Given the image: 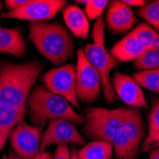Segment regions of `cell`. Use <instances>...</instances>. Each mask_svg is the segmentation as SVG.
<instances>
[{
	"instance_id": "obj_1",
	"label": "cell",
	"mask_w": 159,
	"mask_h": 159,
	"mask_svg": "<svg viewBox=\"0 0 159 159\" xmlns=\"http://www.w3.org/2000/svg\"><path fill=\"white\" fill-rule=\"evenodd\" d=\"M43 70L36 61L8 64L0 70V105L26 110L29 94Z\"/></svg>"
},
{
	"instance_id": "obj_2",
	"label": "cell",
	"mask_w": 159,
	"mask_h": 159,
	"mask_svg": "<svg viewBox=\"0 0 159 159\" xmlns=\"http://www.w3.org/2000/svg\"><path fill=\"white\" fill-rule=\"evenodd\" d=\"M29 39L36 50L54 65L64 64L73 57V37L59 23L30 22Z\"/></svg>"
},
{
	"instance_id": "obj_3",
	"label": "cell",
	"mask_w": 159,
	"mask_h": 159,
	"mask_svg": "<svg viewBox=\"0 0 159 159\" xmlns=\"http://www.w3.org/2000/svg\"><path fill=\"white\" fill-rule=\"evenodd\" d=\"M26 109L34 126L43 127L53 119L69 120L75 125L85 122L84 115L75 111L68 101L48 91L44 86H36L29 94Z\"/></svg>"
},
{
	"instance_id": "obj_4",
	"label": "cell",
	"mask_w": 159,
	"mask_h": 159,
	"mask_svg": "<svg viewBox=\"0 0 159 159\" xmlns=\"http://www.w3.org/2000/svg\"><path fill=\"white\" fill-rule=\"evenodd\" d=\"M93 42L88 43L83 49L85 58L99 74L102 82L103 93L108 103L116 100L111 83V71L119 66V62L109 52L105 46V21L102 17L96 19L92 31Z\"/></svg>"
},
{
	"instance_id": "obj_5",
	"label": "cell",
	"mask_w": 159,
	"mask_h": 159,
	"mask_svg": "<svg viewBox=\"0 0 159 159\" xmlns=\"http://www.w3.org/2000/svg\"><path fill=\"white\" fill-rule=\"evenodd\" d=\"M128 107L113 110L88 108L85 111L83 133L90 138L111 142L122 127Z\"/></svg>"
},
{
	"instance_id": "obj_6",
	"label": "cell",
	"mask_w": 159,
	"mask_h": 159,
	"mask_svg": "<svg viewBox=\"0 0 159 159\" xmlns=\"http://www.w3.org/2000/svg\"><path fill=\"white\" fill-rule=\"evenodd\" d=\"M76 56L75 92L77 99L82 103H94L103 92L101 77L94 68L85 58L83 49L77 51Z\"/></svg>"
},
{
	"instance_id": "obj_7",
	"label": "cell",
	"mask_w": 159,
	"mask_h": 159,
	"mask_svg": "<svg viewBox=\"0 0 159 159\" xmlns=\"http://www.w3.org/2000/svg\"><path fill=\"white\" fill-rule=\"evenodd\" d=\"M44 87L51 93L65 98L70 105L79 108L76 96L75 65L69 63L58 68L51 69L41 77Z\"/></svg>"
},
{
	"instance_id": "obj_8",
	"label": "cell",
	"mask_w": 159,
	"mask_h": 159,
	"mask_svg": "<svg viewBox=\"0 0 159 159\" xmlns=\"http://www.w3.org/2000/svg\"><path fill=\"white\" fill-rule=\"evenodd\" d=\"M42 127L20 123L9 135L11 152L19 158H32L40 152Z\"/></svg>"
},
{
	"instance_id": "obj_9",
	"label": "cell",
	"mask_w": 159,
	"mask_h": 159,
	"mask_svg": "<svg viewBox=\"0 0 159 159\" xmlns=\"http://www.w3.org/2000/svg\"><path fill=\"white\" fill-rule=\"evenodd\" d=\"M67 6L65 0H28L25 5L13 11L1 14L3 18L28 20L30 22H45L53 18L57 12Z\"/></svg>"
},
{
	"instance_id": "obj_10",
	"label": "cell",
	"mask_w": 159,
	"mask_h": 159,
	"mask_svg": "<svg viewBox=\"0 0 159 159\" xmlns=\"http://www.w3.org/2000/svg\"><path fill=\"white\" fill-rule=\"evenodd\" d=\"M75 144L78 146L84 145L85 140L77 131L74 123L65 119H53L48 122V127L43 132L40 142V152L53 144Z\"/></svg>"
},
{
	"instance_id": "obj_11",
	"label": "cell",
	"mask_w": 159,
	"mask_h": 159,
	"mask_svg": "<svg viewBox=\"0 0 159 159\" xmlns=\"http://www.w3.org/2000/svg\"><path fill=\"white\" fill-rule=\"evenodd\" d=\"M112 90L125 104L131 108H148V103L142 88L133 76L116 71L111 78Z\"/></svg>"
},
{
	"instance_id": "obj_12",
	"label": "cell",
	"mask_w": 159,
	"mask_h": 159,
	"mask_svg": "<svg viewBox=\"0 0 159 159\" xmlns=\"http://www.w3.org/2000/svg\"><path fill=\"white\" fill-rule=\"evenodd\" d=\"M105 23L112 34L128 33L136 23L133 9L123 1H111L109 4Z\"/></svg>"
},
{
	"instance_id": "obj_13",
	"label": "cell",
	"mask_w": 159,
	"mask_h": 159,
	"mask_svg": "<svg viewBox=\"0 0 159 159\" xmlns=\"http://www.w3.org/2000/svg\"><path fill=\"white\" fill-rule=\"evenodd\" d=\"M64 22L70 32L78 38H87L90 34L89 19L77 5H68L62 10Z\"/></svg>"
},
{
	"instance_id": "obj_14",
	"label": "cell",
	"mask_w": 159,
	"mask_h": 159,
	"mask_svg": "<svg viewBox=\"0 0 159 159\" xmlns=\"http://www.w3.org/2000/svg\"><path fill=\"white\" fill-rule=\"evenodd\" d=\"M147 50L144 49L134 39L131 33H129L121 40L111 47V54L120 62H128L132 60H137L145 53Z\"/></svg>"
},
{
	"instance_id": "obj_15",
	"label": "cell",
	"mask_w": 159,
	"mask_h": 159,
	"mask_svg": "<svg viewBox=\"0 0 159 159\" xmlns=\"http://www.w3.org/2000/svg\"><path fill=\"white\" fill-rule=\"evenodd\" d=\"M121 131L129 136L136 148H140L141 143L145 138V124L138 109L128 107Z\"/></svg>"
},
{
	"instance_id": "obj_16",
	"label": "cell",
	"mask_w": 159,
	"mask_h": 159,
	"mask_svg": "<svg viewBox=\"0 0 159 159\" xmlns=\"http://www.w3.org/2000/svg\"><path fill=\"white\" fill-rule=\"evenodd\" d=\"M26 110L0 105V151H2L12 129L23 123Z\"/></svg>"
},
{
	"instance_id": "obj_17",
	"label": "cell",
	"mask_w": 159,
	"mask_h": 159,
	"mask_svg": "<svg viewBox=\"0 0 159 159\" xmlns=\"http://www.w3.org/2000/svg\"><path fill=\"white\" fill-rule=\"evenodd\" d=\"M26 51V43L21 32L17 29L0 26V52L20 57Z\"/></svg>"
},
{
	"instance_id": "obj_18",
	"label": "cell",
	"mask_w": 159,
	"mask_h": 159,
	"mask_svg": "<svg viewBox=\"0 0 159 159\" xmlns=\"http://www.w3.org/2000/svg\"><path fill=\"white\" fill-rule=\"evenodd\" d=\"M113 149L111 142L94 140L76 151L78 159H111Z\"/></svg>"
},
{
	"instance_id": "obj_19",
	"label": "cell",
	"mask_w": 159,
	"mask_h": 159,
	"mask_svg": "<svg viewBox=\"0 0 159 159\" xmlns=\"http://www.w3.org/2000/svg\"><path fill=\"white\" fill-rule=\"evenodd\" d=\"M114 155L117 159H136L139 149L136 148L132 140L123 132L120 131L113 136L111 141Z\"/></svg>"
},
{
	"instance_id": "obj_20",
	"label": "cell",
	"mask_w": 159,
	"mask_h": 159,
	"mask_svg": "<svg viewBox=\"0 0 159 159\" xmlns=\"http://www.w3.org/2000/svg\"><path fill=\"white\" fill-rule=\"evenodd\" d=\"M159 139V99L155 100L148 116V133L143 140L142 151L148 152L154 149Z\"/></svg>"
},
{
	"instance_id": "obj_21",
	"label": "cell",
	"mask_w": 159,
	"mask_h": 159,
	"mask_svg": "<svg viewBox=\"0 0 159 159\" xmlns=\"http://www.w3.org/2000/svg\"><path fill=\"white\" fill-rule=\"evenodd\" d=\"M133 78L141 88L159 94V69L139 70L133 75Z\"/></svg>"
},
{
	"instance_id": "obj_22",
	"label": "cell",
	"mask_w": 159,
	"mask_h": 159,
	"mask_svg": "<svg viewBox=\"0 0 159 159\" xmlns=\"http://www.w3.org/2000/svg\"><path fill=\"white\" fill-rule=\"evenodd\" d=\"M129 33L132 34V35L139 44L146 50H149L157 34V32L147 23H140Z\"/></svg>"
},
{
	"instance_id": "obj_23",
	"label": "cell",
	"mask_w": 159,
	"mask_h": 159,
	"mask_svg": "<svg viewBox=\"0 0 159 159\" xmlns=\"http://www.w3.org/2000/svg\"><path fill=\"white\" fill-rule=\"evenodd\" d=\"M138 16L145 19L153 30L159 32V0L152 1L138 10Z\"/></svg>"
},
{
	"instance_id": "obj_24",
	"label": "cell",
	"mask_w": 159,
	"mask_h": 159,
	"mask_svg": "<svg viewBox=\"0 0 159 159\" xmlns=\"http://www.w3.org/2000/svg\"><path fill=\"white\" fill-rule=\"evenodd\" d=\"M134 67L139 70L159 69V52L147 50L140 58L134 61Z\"/></svg>"
},
{
	"instance_id": "obj_25",
	"label": "cell",
	"mask_w": 159,
	"mask_h": 159,
	"mask_svg": "<svg viewBox=\"0 0 159 159\" xmlns=\"http://www.w3.org/2000/svg\"><path fill=\"white\" fill-rule=\"evenodd\" d=\"M109 5V1L107 0H88L85 4L84 12L87 18L89 20H94L101 17L107 6Z\"/></svg>"
},
{
	"instance_id": "obj_26",
	"label": "cell",
	"mask_w": 159,
	"mask_h": 159,
	"mask_svg": "<svg viewBox=\"0 0 159 159\" xmlns=\"http://www.w3.org/2000/svg\"><path fill=\"white\" fill-rule=\"evenodd\" d=\"M52 159H71V152L67 144L57 145Z\"/></svg>"
},
{
	"instance_id": "obj_27",
	"label": "cell",
	"mask_w": 159,
	"mask_h": 159,
	"mask_svg": "<svg viewBox=\"0 0 159 159\" xmlns=\"http://www.w3.org/2000/svg\"><path fill=\"white\" fill-rule=\"evenodd\" d=\"M28 0H7L5 2L6 7L9 10L8 11H13L20 9L23 5L26 4Z\"/></svg>"
},
{
	"instance_id": "obj_28",
	"label": "cell",
	"mask_w": 159,
	"mask_h": 159,
	"mask_svg": "<svg viewBox=\"0 0 159 159\" xmlns=\"http://www.w3.org/2000/svg\"><path fill=\"white\" fill-rule=\"evenodd\" d=\"M8 157H9V159H23V158H19L16 155H14L11 152H10ZM52 158H53V155L52 154V152L45 151V152H39L37 155H35L32 158H27V159H52Z\"/></svg>"
},
{
	"instance_id": "obj_29",
	"label": "cell",
	"mask_w": 159,
	"mask_h": 159,
	"mask_svg": "<svg viewBox=\"0 0 159 159\" xmlns=\"http://www.w3.org/2000/svg\"><path fill=\"white\" fill-rule=\"evenodd\" d=\"M123 2L129 7L134 6V7H138L139 9L146 5V1H144V0H124Z\"/></svg>"
},
{
	"instance_id": "obj_30",
	"label": "cell",
	"mask_w": 159,
	"mask_h": 159,
	"mask_svg": "<svg viewBox=\"0 0 159 159\" xmlns=\"http://www.w3.org/2000/svg\"><path fill=\"white\" fill-rule=\"evenodd\" d=\"M149 50H151V51H158L159 52V33H157L154 40L152 43L151 47L149 48Z\"/></svg>"
},
{
	"instance_id": "obj_31",
	"label": "cell",
	"mask_w": 159,
	"mask_h": 159,
	"mask_svg": "<svg viewBox=\"0 0 159 159\" xmlns=\"http://www.w3.org/2000/svg\"><path fill=\"white\" fill-rule=\"evenodd\" d=\"M149 158L150 159H159V147L154 148L150 151Z\"/></svg>"
},
{
	"instance_id": "obj_32",
	"label": "cell",
	"mask_w": 159,
	"mask_h": 159,
	"mask_svg": "<svg viewBox=\"0 0 159 159\" xmlns=\"http://www.w3.org/2000/svg\"><path fill=\"white\" fill-rule=\"evenodd\" d=\"M71 159H78L77 154H76V150L73 149L71 150Z\"/></svg>"
},
{
	"instance_id": "obj_33",
	"label": "cell",
	"mask_w": 159,
	"mask_h": 159,
	"mask_svg": "<svg viewBox=\"0 0 159 159\" xmlns=\"http://www.w3.org/2000/svg\"><path fill=\"white\" fill-rule=\"evenodd\" d=\"M2 159H9V157H8V155H7V154H4V155H3V157H2Z\"/></svg>"
},
{
	"instance_id": "obj_34",
	"label": "cell",
	"mask_w": 159,
	"mask_h": 159,
	"mask_svg": "<svg viewBox=\"0 0 159 159\" xmlns=\"http://www.w3.org/2000/svg\"><path fill=\"white\" fill-rule=\"evenodd\" d=\"M157 147H159V139H158V141L156 142V144H155V147H154V148H157Z\"/></svg>"
},
{
	"instance_id": "obj_35",
	"label": "cell",
	"mask_w": 159,
	"mask_h": 159,
	"mask_svg": "<svg viewBox=\"0 0 159 159\" xmlns=\"http://www.w3.org/2000/svg\"><path fill=\"white\" fill-rule=\"evenodd\" d=\"M2 11V3L0 2V11Z\"/></svg>"
}]
</instances>
